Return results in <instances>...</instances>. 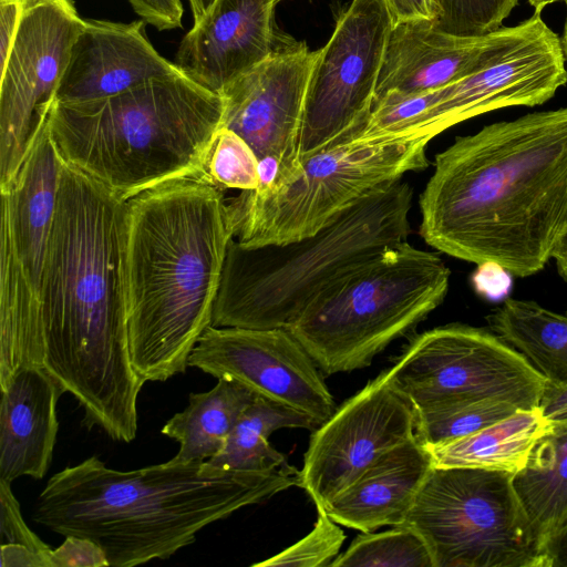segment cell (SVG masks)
Returning <instances> with one entry per match:
<instances>
[{
	"label": "cell",
	"mask_w": 567,
	"mask_h": 567,
	"mask_svg": "<svg viewBox=\"0 0 567 567\" xmlns=\"http://www.w3.org/2000/svg\"><path fill=\"white\" fill-rule=\"evenodd\" d=\"M565 63L560 38L534 12L514 25L508 40L482 68L443 87L416 133L435 137L486 112L543 104L567 83Z\"/></svg>",
	"instance_id": "cell-14"
},
{
	"label": "cell",
	"mask_w": 567,
	"mask_h": 567,
	"mask_svg": "<svg viewBox=\"0 0 567 567\" xmlns=\"http://www.w3.org/2000/svg\"><path fill=\"white\" fill-rule=\"evenodd\" d=\"M518 0H433L432 27L457 37H482L502 28Z\"/></svg>",
	"instance_id": "cell-32"
},
{
	"label": "cell",
	"mask_w": 567,
	"mask_h": 567,
	"mask_svg": "<svg viewBox=\"0 0 567 567\" xmlns=\"http://www.w3.org/2000/svg\"><path fill=\"white\" fill-rule=\"evenodd\" d=\"M235 227L224 189L204 175L125 202L123 286L130 357L144 381L184 373L212 323Z\"/></svg>",
	"instance_id": "cell-3"
},
{
	"label": "cell",
	"mask_w": 567,
	"mask_h": 567,
	"mask_svg": "<svg viewBox=\"0 0 567 567\" xmlns=\"http://www.w3.org/2000/svg\"><path fill=\"white\" fill-rule=\"evenodd\" d=\"M300 486L295 466L227 471L172 458L132 471L93 455L55 473L39 494L32 519L62 536L99 544L110 566L167 559L206 526Z\"/></svg>",
	"instance_id": "cell-4"
},
{
	"label": "cell",
	"mask_w": 567,
	"mask_h": 567,
	"mask_svg": "<svg viewBox=\"0 0 567 567\" xmlns=\"http://www.w3.org/2000/svg\"><path fill=\"white\" fill-rule=\"evenodd\" d=\"M62 162L47 118L32 134L13 182L1 192V220L7 224L16 254L39 296Z\"/></svg>",
	"instance_id": "cell-21"
},
{
	"label": "cell",
	"mask_w": 567,
	"mask_h": 567,
	"mask_svg": "<svg viewBox=\"0 0 567 567\" xmlns=\"http://www.w3.org/2000/svg\"><path fill=\"white\" fill-rule=\"evenodd\" d=\"M41 303L16 254L7 224L0 233V384L23 367L42 365Z\"/></svg>",
	"instance_id": "cell-23"
},
{
	"label": "cell",
	"mask_w": 567,
	"mask_h": 567,
	"mask_svg": "<svg viewBox=\"0 0 567 567\" xmlns=\"http://www.w3.org/2000/svg\"><path fill=\"white\" fill-rule=\"evenodd\" d=\"M551 567H567V528L548 549Z\"/></svg>",
	"instance_id": "cell-42"
},
{
	"label": "cell",
	"mask_w": 567,
	"mask_h": 567,
	"mask_svg": "<svg viewBox=\"0 0 567 567\" xmlns=\"http://www.w3.org/2000/svg\"><path fill=\"white\" fill-rule=\"evenodd\" d=\"M0 536L1 544H21L42 553L52 549L25 524L11 483L4 480H0Z\"/></svg>",
	"instance_id": "cell-34"
},
{
	"label": "cell",
	"mask_w": 567,
	"mask_h": 567,
	"mask_svg": "<svg viewBox=\"0 0 567 567\" xmlns=\"http://www.w3.org/2000/svg\"><path fill=\"white\" fill-rule=\"evenodd\" d=\"M508 275L511 274L501 266L485 262L478 265L473 276V284L480 293L496 299L506 295L511 282Z\"/></svg>",
	"instance_id": "cell-38"
},
{
	"label": "cell",
	"mask_w": 567,
	"mask_h": 567,
	"mask_svg": "<svg viewBox=\"0 0 567 567\" xmlns=\"http://www.w3.org/2000/svg\"><path fill=\"white\" fill-rule=\"evenodd\" d=\"M52 567L110 566L102 547L95 542L76 536H65L64 542L50 554Z\"/></svg>",
	"instance_id": "cell-35"
},
{
	"label": "cell",
	"mask_w": 567,
	"mask_h": 567,
	"mask_svg": "<svg viewBox=\"0 0 567 567\" xmlns=\"http://www.w3.org/2000/svg\"><path fill=\"white\" fill-rule=\"evenodd\" d=\"M415 436V411L386 369L312 431L300 487L324 508L383 453Z\"/></svg>",
	"instance_id": "cell-13"
},
{
	"label": "cell",
	"mask_w": 567,
	"mask_h": 567,
	"mask_svg": "<svg viewBox=\"0 0 567 567\" xmlns=\"http://www.w3.org/2000/svg\"><path fill=\"white\" fill-rule=\"evenodd\" d=\"M522 410L499 399L466 400L415 411V435L423 445L470 435Z\"/></svg>",
	"instance_id": "cell-29"
},
{
	"label": "cell",
	"mask_w": 567,
	"mask_h": 567,
	"mask_svg": "<svg viewBox=\"0 0 567 567\" xmlns=\"http://www.w3.org/2000/svg\"><path fill=\"white\" fill-rule=\"evenodd\" d=\"M560 42H561V49H563L565 62L567 63V17H566V21H565L563 37L560 38Z\"/></svg>",
	"instance_id": "cell-46"
},
{
	"label": "cell",
	"mask_w": 567,
	"mask_h": 567,
	"mask_svg": "<svg viewBox=\"0 0 567 567\" xmlns=\"http://www.w3.org/2000/svg\"><path fill=\"white\" fill-rule=\"evenodd\" d=\"M513 473L432 467L403 525L434 567H551L514 489Z\"/></svg>",
	"instance_id": "cell-9"
},
{
	"label": "cell",
	"mask_w": 567,
	"mask_h": 567,
	"mask_svg": "<svg viewBox=\"0 0 567 567\" xmlns=\"http://www.w3.org/2000/svg\"><path fill=\"white\" fill-rule=\"evenodd\" d=\"M432 138H341L303 155L286 181L240 192L229 202L234 239L243 247H258L316 234L375 188L426 168V146Z\"/></svg>",
	"instance_id": "cell-8"
},
{
	"label": "cell",
	"mask_w": 567,
	"mask_h": 567,
	"mask_svg": "<svg viewBox=\"0 0 567 567\" xmlns=\"http://www.w3.org/2000/svg\"><path fill=\"white\" fill-rule=\"evenodd\" d=\"M279 1L215 0L181 41L174 63L187 78L220 94L277 48L274 11Z\"/></svg>",
	"instance_id": "cell-17"
},
{
	"label": "cell",
	"mask_w": 567,
	"mask_h": 567,
	"mask_svg": "<svg viewBox=\"0 0 567 567\" xmlns=\"http://www.w3.org/2000/svg\"><path fill=\"white\" fill-rule=\"evenodd\" d=\"M489 329L546 379L567 384V316L535 301L507 298L487 317Z\"/></svg>",
	"instance_id": "cell-27"
},
{
	"label": "cell",
	"mask_w": 567,
	"mask_h": 567,
	"mask_svg": "<svg viewBox=\"0 0 567 567\" xmlns=\"http://www.w3.org/2000/svg\"><path fill=\"white\" fill-rule=\"evenodd\" d=\"M204 177L223 189L254 190L259 185L257 155L241 136L221 126L209 152Z\"/></svg>",
	"instance_id": "cell-31"
},
{
	"label": "cell",
	"mask_w": 567,
	"mask_h": 567,
	"mask_svg": "<svg viewBox=\"0 0 567 567\" xmlns=\"http://www.w3.org/2000/svg\"><path fill=\"white\" fill-rule=\"evenodd\" d=\"M51 550L42 553L21 544H1L0 565L1 567H52Z\"/></svg>",
	"instance_id": "cell-39"
},
{
	"label": "cell",
	"mask_w": 567,
	"mask_h": 567,
	"mask_svg": "<svg viewBox=\"0 0 567 567\" xmlns=\"http://www.w3.org/2000/svg\"><path fill=\"white\" fill-rule=\"evenodd\" d=\"M127 1L142 20L158 30H171L182 27L183 6L181 0Z\"/></svg>",
	"instance_id": "cell-36"
},
{
	"label": "cell",
	"mask_w": 567,
	"mask_h": 567,
	"mask_svg": "<svg viewBox=\"0 0 567 567\" xmlns=\"http://www.w3.org/2000/svg\"><path fill=\"white\" fill-rule=\"evenodd\" d=\"M194 18V23L198 22L209 10L215 0H188Z\"/></svg>",
	"instance_id": "cell-44"
},
{
	"label": "cell",
	"mask_w": 567,
	"mask_h": 567,
	"mask_svg": "<svg viewBox=\"0 0 567 567\" xmlns=\"http://www.w3.org/2000/svg\"><path fill=\"white\" fill-rule=\"evenodd\" d=\"M412 199V187L400 179L364 195L309 237L258 247L233 238L210 326L288 328L346 274L406 240Z\"/></svg>",
	"instance_id": "cell-6"
},
{
	"label": "cell",
	"mask_w": 567,
	"mask_h": 567,
	"mask_svg": "<svg viewBox=\"0 0 567 567\" xmlns=\"http://www.w3.org/2000/svg\"><path fill=\"white\" fill-rule=\"evenodd\" d=\"M317 56L318 51H310L303 42L277 45L268 59L220 93L223 126L241 136L258 161L272 157L279 162L280 175L274 185L289 178L300 165L305 97Z\"/></svg>",
	"instance_id": "cell-16"
},
{
	"label": "cell",
	"mask_w": 567,
	"mask_h": 567,
	"mask_svg": "<svg viewBox=\"0 0 567 567\" xmlns=\"http://www.w3.org/2000/svg\"><path fill=\"white\" fill-rule=\"evenodd\" d=\"M145 23L84 20L54 103L101 100L153 79L183 73L154 49Z\"/></svg>",
	"instance_id": "cell-18"
},
{
	"label": "cell",
	"mask_w": 567,
	"mask_h": 567,
	"mask_svg": "<svg viewBox=\"0 0 567 567\" xmlns=\"http://www.w3.org/2000/svg\"><path fill=\"white\" fill-rule=\"evenodd\" d=\"M551 258L556 262L558 274L567 281V227L558 239Z\"/></svg>",
	"instance_id": "cell-43"
},
{
	"label": "cell",
	"mask_w": 567,
	"mask_h": 567,
	"mask_svg": "<svg viewBox=\"0 0 567 567\" xmlns=\"http://www.w3.org/2000/svg\"><path fill=\"white\" fill-rule=\"evenodd\" d=\"M434 249L516 277L540 271L567 227V106L458 136L420 196Z\"/></svg>",
	"instance_id": "cell-2"
},
{
	"label": "cell",
	"mask_w": 567,
	"mask_h": 567,
	"mask_svg": "<svg viewBox=\"0 0 567 567\" xmlns=\"http://www.w3.org/2000/svg\"><path fill=\"white\" fill-rule=\"evenodd\" d=\"M513 30L502 27L482 37H457L435 30L426 20L393 24L373 103L386 95L416 94L462 80L482 68Z\"/></svg>",
	"instance_id": "cell-19"
},
{
	"label": "cell",
	"mask_w": 567,
	"mask_h": 567,
	"mask_svg": "<svg viewBox=\"0 0 567 567\" xmlns=\"http://www.w3.org/2000/svg\"><path fill=\"white\" fill-rule=\"evenodd\" d=\"M528 2L537 13H540L542 10L550 3L565 2L567 4V0H528Z\"/></svg>",
	"instance_id": "cell-45"
},
{
	"label": "cell",
	"mask_w": 567,
	"mask_h": 567,
	"mask_svg": "<svg viewBox=\"0 0 567 567\" xmlns=\"http://www.w3.org/2000/svg\"><path fill=\"white\" fill-rule=\"evenodd\" d=\"M434 567L424 539L405 525L361 532L330 567Z\"/></svg>",
	"instance_id": "cell-30"
},
{
	"label": "cell",
	"mask_w": 567,
	"mask_h": 567,
	"mask_svg": "<svg viewBox=\"0 0 567 567\" xmlns=\"http://www.w3.org/2000/svg\"><path fill=\"white\" fill-rule=\"evenodd\" d=\"M392 18L383 0H352L308 82L299 156L360 130L371 112Z\"/></svg>",
	"instance_id": "cell-11"
},
{
	"label": "cell",
	"mask_w": 567,
	"mask_h": 567,
	"mask_svg": "<svg viewBox=\"0 0 567 567\" xmlns=\"http://www.w3.org/2000/svg\"><path fill=\"white\" fill-rule=\"evenodd\" d=\"M512 483L540 548L549 556L550 545L567 528V421L554 422Z\"/></svg>",
	"instance_id": "cell-25"
},
{
	"label": "cell",
	"mask_w": 567,
	"mask_h": 567,
	"mask_svg": "<svg viewBox=\"0 0 567 567\" xmlns=\"http://www.w3.org/2000/svg\"><path fill=\"white\" fill-rule=\"evenodd\" d=\"M63 159V158H62ZM125 202L63 159L40 287L42 365L114 441L137 433L123 286Z\"/></svg>",
	"instance_id": "cell-1"
},
{
	"label": "cell",
	"mask_w": 567,
	"mask_h": 567,
	"mask_svg": "<svg viewBox=\"0 0 567 567\" xmlns=\"http://www.w3.org/2000/svg\"><path fill=\"white\" fill-rule=\"evenodd\" d=\"M0 480H41L53 457L56 404L65 391L40 367L20 368L0 384Z\"/></svg>",
	"instance_id": "cell-20"
},
{
	"label": "cell",
	"mask_w": 567,
	"mask_h": 567,
	"mask_svg": "<svg viewBox=\"0 0 567 567\" xmlns=\"http://www.w3.org/2000/svg\"><path fill=\"white\" fill-rule=\"evenodd\" d=\"M28 0H0V66L7 60Z\"/></svg>",
	"instance_id": "cell-37"
},
{
	"label": "cell",
	"mask_w": 567,
	"mask_h": 567,
	"mask_svg": "<svg viewBox=\"0 0 567 567\" xmlns=\"http://www.w3.org/2000/svg\"><path fill=\"white\" fill-rule=\"evenodd\" d=\"M346 534L326 512L317 507V520L309 534L277 555L256 563V567H322L339 555Z\"/></svg>",
	"instance_id": "cell-33"
},
{
	"label": "cell",
	"mask_w": 567,
	"mask_h": 567,
	"mask_svg": "<svg viewBox=\"0 0 567 567\" xmlns=\"http://www.w3.org/2000/svg\"><path fill=\"white\" fill-rule=\"evenodd\" d=\"M223 116L220 94L178 73L101 100L53 103L48 125L65 162L126 202L204 175Z\"/></svg>",
	"instance_id": "cell-5"
},
{
	"label": "cell",
	"mask_w": 567,
	"mask_h": 567,
	"mask_svg": "<svg viewBox=\"0 0 567 567\" xmlns=\"http://www.w3.org/2000/svg\"><path fill=\"white\" fill-rule=\"evenodd\" d=\"M539 408L551 422L567 421V384L556 385L547 381Z\"/></svg>",
	"instance_id": "cell-41"
},
{
	"label": "cell",
	"mask_w": 567,
	"mask_h": 567,
	"mask_svg": "<svg viewBox=\"0 0 567 567\" xmlns=\"http://www.w3.org/2000/svg\"><path fill=\"white\" fill-rule=\"evenodd\" d=\"M553 427L554 422L538 406L517 410L475 433L424 447L434 467H474L515 474L526 465L538 440Z\"/></svg>",
	"instance_id": "cell-24"
},
{
	"label": "cell",
	"mask_w": 567,
	"mask_h": 567,
	"mask_svg": "<svg viewBox=\"0 0 567 567\" xmlns=\"http://www.w3.org/2000/svg\"><path fill=\"white\" fill-rule=\"evenodd\" d=\"M188 367L216 379L235 380L309 415L318 425L337 410L324 374L287 328L209 326L192 350Z\"/></svg>",
	"instance_id": "cell-15"
},
{
	"label": "cell",
	"mask_w": 567,
	"mask_h": 567,
	"mask_svg": "<svg viewBox=\"0 0 567 567\" xmlns=\"http://www.w3.org/2000/svg\"><path fill=\"white\" fill-rule=\"evenodd\" d=\"M217 380L209 391L190 393L188 405L164 424L162 434L179 443L173 461L204 462L217 455L257 395L235 380Z\"/></svg>",
	"instance_id": "cell-26"
},
{
	"label": "cell",
	"mask_w": 567,
	"mask_h": 567,
	"mask_svg": "<svg viewBox=\"0 0 567 567\" xmlns=\"http://www.w3.org/2000/svg\"><path fill=\"white\" fill-rule=\"evenodd\" d=\"M318 426L309 415L257 394L239 416L221 451L207 462L227 471L288 468L292 465L269 442L271 433L285 427L315 431Z\"/></svg>",
	"instance_id": "cell-28"
},
{
	"label": "cell",
	"mask_w": 567,
	"mask_h": 567,
	"mask_svg": "<svg viewBox=\"0 0 567 567\" xmlns=\"http://www.w3.org/2000/svg\"><path fill=\"white\" fill-rule=\"evenodd\" d=\"M84 19L72 0H28L0 66V189L13 182L32 134L48 118Z\"/></svg>",
	"instance_id": "cell-12"
},
{
	"label": "cell",
	"mask_w": 567,
	"mask_h": 567,
	"mask_svg": "<svg viewBox=\"0 0 567 567\" xmlns=\"http://www.w3.org/2000/svg\"><path fill=\"white\" fill-rule=\"evenodd\" d=\"M414 411L466 400L539 406L547 379L492 330L451 323L415 336L388 369Z\"/></svg>",
	"instance_id": "cell-10"
},
{
	"label": "cell",
	"mask_w": 567,
	"mask_h": 567,
	"mask_svg": "<svg viewBox=\"0 0 567 567\" xmlns=\"http://www.w3.org/2000/svg\"><path fill=\"white\" fill-rule=\"evenodd\" d=\"M432 467L415 436L383 453L324 509L339 525L360 532L403 525Z\"/></svg>",
	"instance_id": "cell-22"
},
{
	"label": "cell",
	"mask_w": 567,
	"mask_h": 567,
	"mask_svg": "<svg viewBox=\"0 0 567 567\" xmlns=\"http://www.w3.org/2000/svg\"><path fill=\"white\" fill-rule=\"evenodd\" d=\"M450 276L405 240L346 274L287 329L324 375L362 369L443 302Z\"/></svg>",
	"instance_id": "cell-7"
},
{
	"label": "cell",
	"mask_w": 567,
	"mask_h": 567,
	"mask_svg": "<svg viewBox=\"0 0 567 567\" xmlns=\"http://www.w3.org/2000/svg\"><path fill=\"white\" fill-rule=\"evenodd\" d=\"M392 18V23L408 21H433L435 8L433 0H383Z\"/></svg>",
	"instance_id": "cell-40"
}]
</instances>
